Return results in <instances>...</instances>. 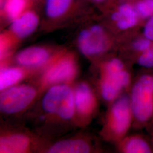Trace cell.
<instances>
[{
    "instance_id": "1",
    "label": "cell",
    "mask_w": 153,
    "mask_h": 153,
    "mask_svg": "<svg viewBox=\"0 0 153 153\" xmlns=\"http://www.w3.org/2000/svg\"><path fill=\"white\" fill-rule=\"evenodd\" d=\"M96 14L78 23L81 27L76 35V46L83 55L89 57L107 56L118 50L120 44V39L99 20Z\"/></svg>"
},
{
    "instance_id": "2",
    "label": "cell",
    "mask_w": 153,
    "mask_h": 153,
    "mask_svg": "<svg viewBox=\"0 0 153 153\" xmlns=\"http://www.w3.org/2000/svg\"><path fill=\"white\" fill-rule=\"evenodd\" d=\"M39 7L40 27L45 30L78 24L97 14L84 0H44Z\"/></svg>"
},
{
    "instance_id": "3",
    "label": "cell",
    "mask_w": 153,
    "mask_h": 153,
    "mask_svg": "<svg viewBox=\"0 0 153 153\" xmlns=\"http://www.w3.org/2000/svg\"><path fill=\"white\" fill-rule=\"evenodd\" d=\"M96 16L119 39L140 31L145 23L126 0H109L97 9Z\"/></svg>"
},
{
    "instance_id": "4",
    "label": "cell",
    "mask_w": 153,
    "mask_h": 153,
    "mask_svg": "<svg viewBox=\"0 0 153 153\" xmlns=\"http://www.w3.org/2000/svg\"><path fill=\"white\" fill-rule=\"evenodd\" d=\"M131 73L121 57H108L102 63L99 90L104 101L112 103L124 91H129L133 82Z\"/></svg>"
},
{
    "instance_id": "5",
    "label": "cell",
    "mask_w": 153,
    "mask_h": 153,
    "mask_svg": "<svg viewBox=\"0 0 153 153\" xmlns=\"http://www.w3.org/2000/svg\"><path fill=\"white\" fill-rule=\"evenodd\" d=\"M133 126L144 129L153 120V71H145L134 79L129 90Z\"/></svg>"
},
{
    "instance_id": "6",
    "label": "cell",
    "mask_w": 153,
    "mask_h": 153,
    "mask_svg": "<svg viewBox=\"0 0 153 153\" xmlns=\"http://www.w3.org/2000/svg\"><path fill=\"white\" fill-rule=\"evenodd\" d=\"M133 124L129 95L122 94L112 103L106 116L102 134L105 139L116 142L126 136Z\"/></svg>"
},
{
    "instance_id": "7",
    "label": "cell",
    "mask_w": 153,
    "mask_h": 153,
    "mask_svg": "<svg viewBox=\"0 0 153 153\" xmlns=\"http://www.w3.org/2000/svg\"><path fill=\"white\" fill-rule=\"evenodd\" d=\"M42 107L48 114L64 120L71 119L76 110L74 93L65 84L54 85L45 94Z\"/></svg>"
},
{
    "instance_id": "8",
    "label": "cell",
    "mask_w": 153,
    "mask_h": 153,
    "mask_svg": "<svg viewBox=\"0 0 153 153\" xmlns=\"http://www.w3.org/2000/svg\"><path fill=\"white\" fill-rule=\"evenodd\" d=\"M75 56L62 49L56 56V60L47 69L44 74V81L48 85L60 84L74 78L77 66Z\"/></svg>"
},
{
    "instance_id": "9",
    "label": "cell",
    "mask_w": 153,
    "mask_h": 153,
    "mask_svg": "<svg viewBox=\"0 0 153 153\" xmlns=\"http://www.w3.org/2000/svg\"><path fill=\"white\" fill-rule=\"evenodd\" d=\"M36 94L35 89L26 85L7 88L1 95V110L7 114L18 113L31 104Z\"/></svg>"
},
{
    "instance_id": "10",
    "label": "cell",
    "mask_w": 153,
    "mask_h": 153,
    "mask_svg": "<svg viewBox=\"0 0 153 153\" xmlns=\"http://www.w3.org/2000/svg\"><path fill=\"white\" fill-rule=\"evenodd\" d=\"M41 21L39 7L31 6L9 25L7 32L17 42L35 33L40 27Z\"/></svg>"
},
{
    "instance_id": "11",
    "label": "cell",
    "mask_w": 153,
    "mask_h": 153,
    "mask_svg": "<svg viewBox=\"0 0 153 153\" xmlns=\"http://www.w3.org/2000/svg\"><path fill=\"white\" fill-rule=\"evenodd\" d=\"M152 42L153 41L147 38L140 30L122 39L118 50L129 63L133 64L138 57L148 49Z\"/></svg>"
},
{
    "instance_id": "12",
    "label": "cell",
    "mask_w": 153,
    "mask_h": 153,
    "mask_svg": "<svg viewBox=\"0 0 153 153\" xmlns=\"http://www.w3.org/2000/svg\"><path fill=\"white\" fill-rule=\"evenodd\" d=\"M60 50H54L44 45L30 46L19 51L16 55L15 59L16 62L21 65H40L45 63L52 55Z\"/></svg>"
},
{
    "instance_id": "13",
    "label": "cell",
    "mask_w": 153,
    "mask_h": 153,
    "mask_svg": "<svg viewBox=\"0 0 153 153\" xmlns=\"http://www.w3.org/2000/svg\"><path fill=\"white\" fill-rule=\"evenodd\" d=\"M74 93L76 110L78 113L84 116L93 114L97 101L90 86L86 83H81L77 86Z\"/></svg>"
},
{
    "instance_id": "14",
    "label": "cell",
    "mask_w": 153,
    "mask_h": 153,
    "mask_svg": "<svg viewBox=\"0 0 153 153\" xmlns=\"http://www.w3.org/2000/svg\"><path fill=\"white\" fill-rule=\"evenodd\" d=\"M117 143L119 150L121 153H153V145L150 138L140 134L126 136Z\"/></svg>"
},
{
    "instance_id": "15",
    "label": "cell",
    "mask_w": 153,
    "mask_h": 153,
    "mask_svg": "<svg viewBox=\"0 0 153 153\" xmlns=\"http://www.w3.org/2000/svg\"><path fill=\"white\" fill-rule=\"evenodd\" d=\"M0 4L1 20L8 25L32 6L27 0H1Z\"/></svg>"
},
{
    "instance_id": "16",
    "label": "cell",
    "mask_w": 153,
    "mask_h": 153,
    "mask_svg": "<svg viewBox=\"0 0 153 153\" xmlns=\"http://www.w3.org/2000/svg\"><path fill=\"white\" fill-rule=\"evenodd\" d=\"M30 146V139L22 134H11L1 137L0 152L3 153H25Z\"/></svg>"
},
{
    "instance_id": "17",
    "label": "cell",
    "mask_w": 153,
    "mask_h": 153,
    "mask_svg": "<svg viewBox=\"0 0 153 153\" xmlns=\"http://www.w3.org/2000/svg\"><path fill=\"white\" fill-rule=\"evenodd\" d=\"M90 150L88 142L82 139H69L55 143L48 150L51 153H86Z\"/></svg>"
},
{
    "instance_id": "18",
    "label": "cell",
    "mask_w": 153,
    "mask_h": 153,
    "mask_svg": "<svg viewBox=\"0 0 153 153\" xmlns=\"http://www.w3.org/2000/svg\"><path fill=\"white\" fill-rule=\"evenodd\" d=\"M23 72L19 68H9L3 69L0 75V89L4 90L13 86L23 76Z\"/></svg>"
},
{
    "instance_id": "19",
    "label": "cell",
    "mask_w": 153,
    "mask_h": 153,
    "mask_svg": "<svg viewBox=\"0 0 153 153\" xmlns=\"http://www.w3.org/2000/svg\"><path fill=\"white\" fill-rule=\"evenodd\" d=\"M130 2L142 21L145 22L153 16V0H136Z\"/></svg>"
},
{
    "instance_id": "20",
    "label": "cell",
    "mask_w": 153,
    "mask_h": 153,
    "mask_svg": "<svg viewBox=\"0 0 153 153\" xmlns=\"http://www.w3.org/2000/svg\"><path fill=\"white\" fill-rule=\"evenodd\" d=\"M134 64L145 69L153 68V41L148 49L138 57Z\"/></svg>"
},
{
    "instance_id": "21",
    "label": "cell",
    "mask_w": 153,
    "mask_h": 153,
    "mask_svg": "<svg viewBox=\"0 0 153 153\" xmlns=\"http://www.w3.org/2000/svg\"><path fill=\"white\" fill-rule=\"evenodd\" d=\"M141 31L147 38L153 41V16L145 22Z\"/></svg>"
},
{
    "instance_id": "22",
    "label": "cell",
    "mask_w": 153,
    "mask_h": 153,
    "mask_svg": "<svg viewBox=\"0 0 153 153\" xmlns=\"http://www.w3.org/2000/svg\"><path fill=\"white\" fill-rule=\"evenodd\" d=\"M86 5L93 10L97 11L100 6L103 5L109 0H84Z\"/></svg>"
},
{
    "instance_id": "23",
    "label": "cell",
    "mask_w": 153,
    "mask_h": 153,
    "mask_svg": "<svg viewBox=\"0 0 153 153\" xmlns=\"http://www.w3.org/2000/svg\"><path fill=\"white\" fill-rule=\"evenodd\" d=\"M147 129L149 134V138H150V140L152 142L153 145V120L151 121V123L148 125V126L146 128Z\"/></svg>"
},
{
    "instance_id": "24",
    "label": "cell",
    "mask_w": 153,
    "mask_h": 153,
    "mask_svg": "<svg viewBox=\"0 0 153 153\" xmlns=\"http://www.w3.org/2000/svg\"><path fill=\"white\" fill-rule=\"evenodd\" d=\"M27 1L32 5L36 6L39 7V6L40 5V4L42 3V2L44 0H27Z\"/></svg>"
},
{
    "instance_id": "25",
    "label": "cell",
    "mask_w": 153,
    "mask_h": 153,
    "mask_svg": "<svg viewBox=\"0 0 153 153\" xmlns=\"http://www.w3.org/2000/svg\"><path fill=\"white\" fill-rule=\"evenodd\" d=\"M126 1H136V0H126Z\"/></svg>"
}]
</instances>
